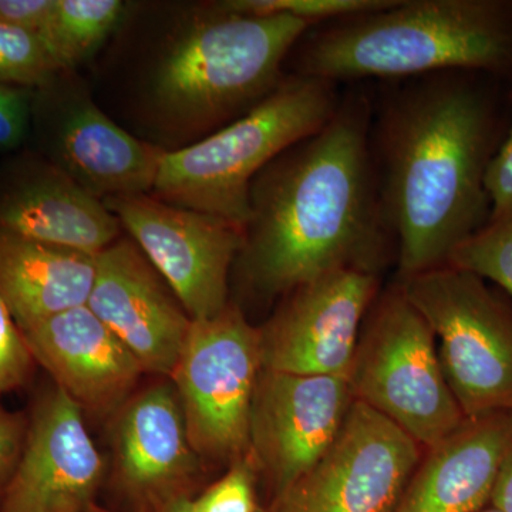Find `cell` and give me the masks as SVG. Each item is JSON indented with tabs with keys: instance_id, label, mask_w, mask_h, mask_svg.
Instances as JSON below:
<instances>
[{
	"instance_id": "6da1fadb",
	"label": "cell",
	"mask_w": 512,
	"mask_h": 512,
	"mask_svg": "<svg viewBox=\"0 0 512 512\" xmlns=\"http://www.w3.org/2000/svg\"><path fill=\"white\" fill-rule=\"evenodd\" d=\"M373 101L370 153L399 281L447 265L490 222L488 165L507 133L503 80L439 72Z\"/></svg>"
},
{
	"instance_id": "7a4b0ae2",
	"label": "cell",
	"mask_w": 512,
	"mask_h": 512,
	"mask_svg": "<svg viewBox=\"0 0 512 512\" xmlns=\"http://www.w3.org/2000/svg\"><path fill=\"white\" fill-rule=\"evenodd\" d=\"M372 111L365 90L349 89L325 126L256 175L234 264L249 292L274 299L338 269L379 275L396 255L370 153Z\"/></svg>"
},
{
	"instance_id": "3957f363",
	"label": "cell",
	"mask_w": 512,
	"mask_h": 512,
	"mask_svg": "<svg viewBox=\"0 0 512 512\" xmlns=\"http://www.w3.org/2000/svg\"><path fill=\"white\" fill-rule=\"evenodd\" d=\"M298 76L340 84L439 72L512 79V0H393L311 28L291 56Z\"/></svg>"
},
{
	"instance_id": "277c9868",
	"label": "cell",
	"mask_w": 512,
	"mask_h": 512,
	"mask_svg": "<svg viewBox=\"0 0 512 512\" xmlns=\"http://www.w3.org/2000/svg\"><path fill=\"white\" fill-rule=\"evenodd\" d=\"M309 23L288 15L198 9L164 43L147 80V106L175 136H210L275 92Z\"/></svg>"
},
{
	"instance_id": "5b68a950",
	"label": "cell",
	"mask_w": 512,
	"mask_h": 512,
	"mask_svg": "<svg viewBox=\"0 0 512 512\" xmlns=\"http://www.w3.org/2000/svg\"><path fill=\"white\" fill-rule=\"evenodd\" d=\"M340 100L339 84L288 74L238 120L188 146L165 150L153 197L244 228L256 175L286 148L325 126Z\"/></svg>"
},
{
	"instance_id": "8992f818",
	"label": "cell",
	"mask_w": 512,
	"mask_h": 512,
	"mask_svg": "<svg viewBox=\"0 0 512 512\" xmlns=\"http://www.w3.org/2000/svg\"><path fill=\"white\" fill-rule=\"evenodd\" d=\"M348 379L353 399L421 447L436 446L467 419L448 386L433 330L399 284L370 306Z\"/></svg>"
},
{
	"instance_id": "52a82bcc",
	"label": "cell",
	"mask_w": 512,
	"mask_h": 512,
	"mask_svg": "<svg viewBox=\"0 0 512 512\" xmlns=\"http://www.w3.org/2000/svg\"><path fill=\"white\" fill-rule=\"evenodd\" d=\"M436 338L448 386L467 419L512 412V299L444 265L397 282Z\"/></svg>"
},
{
	"instance_id": "ba28073f",
	"label": "cell",
	"mask_w": 512,
	"mask_h": 512,
	"mask_svg": "<svg viewBox=\"0 0 512 512\" xmlns=\"http://www.w3.org/2000/svg\"><path fill=\"white\" fill-rule=\"evenodd\" d=\"M261 370V333L238 305L192 320L170 379L201 460L232 463L249 453V414Z\"/></svg>"
},
{
	"instance_id": "9c48e42d",
	"label": "cell",
	"mask_w": 512,
	"mask_h": 512,
	"mask_svg": "<svg viewBox=\"0 0 512 512\" xmlns=\"http://www.w3.org/2000/svg\"><path fill=\"white\" fill-rule=\"evenodd\" d=\"M421 457L406 431L353 400L328 450L269 512H394Z\"/></svg>"
},
{
	"instance_id": "30bf717a",
	"label": "cell",
	"mask_w": 512,
	"mask_h": 512,
	"mask_svg": "<svg viewBox=\"0 0 512 512\" xmlns=\"http://www.w3.org/2000/svg\"><path fill=\"white\" fill-rule=\"evenodd\" d=\"M103 202L192 320L214 318L227 308L229 272L242 247L244 228L148 194Z\"/></svg>"
},
{
	"instance_id": "8fae6325",
	"label": "cell",
	"mask_w": 512,
	"mask_h": 512,
	"mask_svg": "<svg viewBox=\"0 0 512 512\" xmlns=\"http://www.w3.org/2000/svg\"><path fill=\"white\" fill-rule=\"evenodd\" d=\"M377 295L379 275L360 269H338L293 289L259 328L262 369L349 377Z\"/></svg>"
},
{
	"instance_id": "7c38bea8",
	"label": "cell",
	"mask_w": 512,
	"mask_h": 512,
	"mask_svg": "<svg viewBox=\"0 0 512 512\" xmlns=\"http://www.w3.org/2000/svg\"><path fill=\"white\" fill-rule=\"evenodd\" d=\"M353 400L348 377L261 370L249 414V454L275 497L318 463Z\"/></svg>"
},
{
	"instance_id": "4fadbf2b",
	"label": "cell",
	"mask_w": 512,
	"mask_h": 512,
	"mask_svg": "<svg viewBox=\"0 0 512 512\" xmlns=\"http://www.w3.org/2000/svg\"><path fill=\"white\" fill-rule=\"evenodd\" d=\"M104 474L83 410L55 386L33 410L0 512H96Z\"/></svg>"
},
{
	"instance_id": "5bb4252c",
	"label": "cell",
	"mask_w": 512,
	"mask_h": 512,
	"mask_svg": "<svg viewBox=\"0 0 512 512\" xmlns=\"http://www.w3.org/2000/svg\"><path fill=\"white\" fill-rule=\"evenodd\" d=\"M87 308L133 353L144 372L173 376L192 319L130 237L117 238L96 255Z\"/></svg>"
},
{
	"instance_id": "9a60e30c",
	"label": "cell",
	"mask_w": 512,
	"mask_h": 512,
	"mask_svg": "<svg viewBox=\"0 0 512 512\" xmlns=\"http://www.w3.org/2000/svg\"><path fill=\"white\" fill-rule=\"evenodd\" d=\"M116 416L111 483L128 512H160L192 498L202 460L188 439L173 382L131 396Z\"/></svg>"
},
{
	"instance_id": "2e32d148",
	"label": "cell",
	"mask_w": 512,
	"mask_h": 512,
	"mask_svg": "<svg viewBox=\"0 0 512 512\" xmlns=\"http://www.w3.org/2000/svg\"><path fill=\"white\" fill-rule=\"evenodd\" d=\"M22 335L55 386L92 416L119 413L146 373L87 305L43 320Z\"/></svg>"
},
{
	"instance_id": "e0dca14e",
	"label": "cell",
	"mask_w": 512,
	"mask_h": 512,
	"mask_svg": "<svg viewBox=\"0 0 512 512\" xmlns=\"http://www.w3.org/2000/svg\"><path fill=\"white\" fill-rule=\"evenodd\" d=\"M49 131L52 164L99 200L153 191L165 150L117 126L79 86L63 94Z\"/></svg>"
},
{
	"instance_id": "ac0fdd59",
	"label": "cell",
	"mask_w": 512,
	"mask_h": 512,
	"mask_svg": "<svg viewBox=\"0 0 512 512\" xmlns=\"http://www.w3.org/2000/svg\"><path fill=\"white\" fill-rule=\"evenodd\" d=\"M421 457L394 512H478L512 450V412L470 417Z\"/></svg>"
},
{
	"instance_id": "d6986e66",
	"label": "cell",
	"mask_w": 512,
	"mask_h": 512,
	"mask_svg": "<svg viewBox=\"0 0 512 512\" xmlns=\"http://www.w3.org/2000/svg\"><path fill=\"white\" fill-rule=\"evenodd\" d=\"M121 224L56 165L39 167L0 194V231L97 255L121 237Z\"/></svg>"
},
{
	"instance_id": "ffe728a7",
	"label": "cell",
	"mask_w": 512,
	"mask_h": 512,
	"mask_svg": "<svg viewBox=\"0 0 512 512\" xmlns=\"http://www.w3.org/2000/svg\"><path fill=\"white\" fill-rule=\"evenodd\" d=\"M96 255L0 231V296L20 332L87 305Z\"/></svg>"
},
{
	"instance_id": "44dd1931",
	"label": "cell",
	"mask_w": 512,
	"mask_h": 512,
	"mask_svg": "<svg viewBox=\"0 0 512 512\" xmlns=\"http://www.w3.org/2000/svg\"><path fill=\"white\" fill-rule=\"evenodd\" d=\"M121 0H57L47 50L62 72L89 59L126 15Z\"/></svg>"
},
{
	"instance_id": "7402d4cb",
	"label": "cell",
	"mask_w": 512,
	"mask_h": 512,
	"mask_svg": "<svg viewBox=\"0 0 512 512\" xmlns=\"http://www.w3.org/2000/svg\"><path fill=\"white\" fill-rule=\"evenodd\" d=\"M447 265L480 276L512 299V217L488 222L451 254Z\"/></svg>"
},
{
	"instance_id": "603a6c76",
	"label": "cell",
	"mask_w": 512,
	"mask_h": 512,
	"mask_svg": "<svg viewBox=\"0 0 512 512\" xmlns=\"http://www.w3.org/2000/svg\"><path fill=\"white\" fill-rule=\"evenodd\" d=\"M60 72L39 37L0 20V83L47 87Z\"/></svg>"
},
{
	"instance_id": "cb8c5ba5",
	"label": "cell",
	"mask_w": 512,
	"mask_h": 512,
	"mask_svg": "<svg viewBox=\"0 0 512 512\" xmlns=\"http://www.w3.org/2000/svg\"><path fill=\"white\" fill-rule=\"evenodd\" d=\"M393 0H225L235 12L251 15H288L312 28L333 20L362 15L389 6Z\"/></svg>"
},
{
	"instance_id": "d4e9b609",
	"label": "cell",
	"mask_w": 512,
	"mask_h": 512,
	"mask_svg": "<svg viewBox=\"0 0 512 512\" xmlns=\"http://www.w3.org/2000/svg\"><path fill=\"white\" fill-rule=\"evenodd\" d=\"M256 470L251 454L232 461L229 470L200 497L192 498L197 512H258Z\"/></svg>"
},
{
	"instance_id": "484cf974",
	"label": "cell",
	"mask_w": 512,
	"mask_h": 512,
	"mask_svg": "<svg viewBox=\"0 0 512 512\" xmlns=\"http://www.w3.org/2000/svg\"><path fill=\"white\" fill-rule=\"evenodd\" d=\"M33 357L22 332L0 296V397L28 380Z\"/></svg>"
},
{
	"instance_id": "4316f807",
	"label": "cell",
	"mask_w": 512,
	"mask_h": 512,
	"mask_svg": "<svg viewBox=\"0 0 512 512\" xmlns=\"http://www.w3.org/2000/svg\"><path fill=\"white\" fill-rule=\"evenodd\" d=\"M32 97L26 87L0 83V150L18 148L28 136Z\"/></svg>"
},
{
	"instance_id": "83f0119b",
	"label": "cell",
	"mask_w": 512,
	"mask_h": 512,
	"mask_svg": "<svg viewBox=\"0 0 512 512\" xmlns=\"http://www.w3.org/2000/svg\"><path fill=\"white\" fill-rule=\"evenodd\" d=\"M490 221L512 217V121L485 174Z\"/></svg>"
},
{
	"instance_id": "f1b7e54d",
	"label": "cell",
	"mask_w": 512,
	"mask_h": 512,
	"mask_svg": "<svg viewBox=\"0 0 512 512\" xmlns=\"http://www.w3.org/2000/svg\"><path fill=\"white\" fill-rule=\"evenodd\" d=\"M57 0H0V20L49 43Z\"/></svg>"
},
{
	"instance_id": "f546056e",
	"label": "cell",
	"mask_w": 512,
	"mask_h": 512,
	"mask_svg": "<svg viewBox=\"0 0 512 512\" xmlns=\"http://www.w3.org/2000/svg\"><path fill=\"white\" fill-rule=\"evenodd\" d=\"M28 423L0 406V500L12 480L25 446Z\"/></svg>"
},
{
	"instance_id": "4dcf8cb0",
	"label": "cell",
	"mask_w": 512,
	"mask_h": 512,
	"mask_svg": "<svg viewBox=\"0 0 512 512\" xmlns=\"http://www.w3.org/2000/svg\"><path fill=\"white\" fill-rule=\"evenodd\" d=\"M491 507L512 512V450L504 458L490 498Z\"/></svg>"
},
{
	"instance_id": "1f68e13d",
	"label": "cell",
	"mask_w": 512,
	"mask_h": 512,
	"mask_svg": "<svg viewBox=\"0 0 512 512\" xmlns=\"http://www.w3.org/2000/svg\"><path fill=\"white\" fill-rule=\"evenodd\" d=\"M160 512H197V510H195L194 503H192V498H181V500L167 505Z\"/></svg>"
},
{
	"instance_id": "d6a6232c",
	"label": "cell",
	"mask_w": 512,
	"mask_h": 512,
	"mask_svg": "<svg viewBox=\"0 0 512 512\" xmlns=\"http://www.w3.org/2000/svg\"><path fill=\"white\" fill-rule=\"evenodd\" d=\"M478 512H501V511L497 510V508L491 507V505H487V507L483 508V510H480Z\"/></svg>"
},
{
	"instance_id": "836d02e7",
	"label": "cell",
	"mask_w": 512,
	"mask_h": 512,
	"mask_svg": "<svg viewBox=\"0 0 512 512\" xmlns=\"http://www.w3.org/2000/svg\"><path fill=\"white\" fill-rule=\"evenodd\" d=\"M96 512H116V511H107V510H103V508H100V510H97Z\"/></svg>"
},
{
	"instance_id": "e575fe53",
	"label": "cell",
	"mask_w": 512,
	"mask_h": 512,
	"mask_svg": "<svg viewBox=\"0 0 512 512\" xmlns=\"http://www.w3.org/2000/svg\"><path fill=\"white\" fill-rule=\"evenodd\" d=\"M510 97H511V99H512V89H511V92H510Z\"/></svg>"
}]
</instances>
